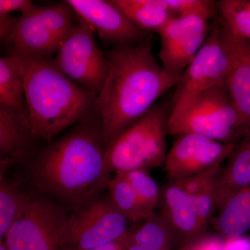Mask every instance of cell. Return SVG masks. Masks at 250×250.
<instances>
[{"mask_svg": "<svg viewBox=\"0 0 250 250\" xmlns=\"http://www.w3.org/2000/svg\"><path fill=\"white\" fill-rule=\"evenodd\" d=\"M33 133L29 117L7 106H0V159L1 171L16 163L35 155Z\"/></svg>", "mask_w": 250, "mask_h": 250, "instance_id": "cell-16", "label": "cell"}, {"mask_svg": "<svg viewBox=\"0 0 250 250\" xmlns=\"http://www.w3.org/2000/svg\"><path fill=\"white\" fill-rule=\"evenodd\" d=\"M151 35L137 45L106 52L109 72L96 98L105 148L117 134L155 106L181 76L169 75L152 54Z\"/></svg>", "mask_w": 250, "mask_h": 250, "instance_id": "cell-2", "label": "cell"}, {"mask_svg": "<svg viewBox=\"0 0 250 250\" xmlns=\"http://www.w3.org/2000/svg\"><path fill=\"white\" fill-rule=\"evenodd\" d=\"M68 217L64 207L36 192L5 237L10 250H64L61 235Z\"/></svg>", "mask_w": 250, "mask_h": 250, "instance_id": "cell-10", "label": "cell"}, {"mask_svg": "<svg viewBox=\"0 0 250 250\" xmlns=\"http://www.w3.org/2000/svg\"><path fill=\"white\" fill-rule=\"evenodd\" d=\"M215 10L175 16L159 33L161 66L169 75L181 76L209 35Z\"/></svg>", "mask_w": 250, "mask_h": 250, "instance_id": "cell-11", "label": "cell"}, {"mask_svg": "<svg viewBox=\"0 0 250 250\" xmlns=\"http://www.w3.org/2000/svg\"><path fill=\"white\" fill-rule=\"evenodd\" d=\"M159 214L170 229L174 243L184 247L203 237L202 228L190 197L176 181H171L161 192Z\"/></svg>", "mask_w": 250, "mask_h": 250, "instance_id": "cell-14", "label": "cell"}, {"mask_svg": "<svg viewBox=\"0 0 250 250\" xmlns=\"http://www.w3.org/2000/svg\"><path fill=\"white\" fill-rule=\"evenodd\" d=\"M130 230H131V229H130ZM130 230L129 232L126 233L124 237L117 240V241L98 247V248L87 250H126L128 241H129Z\"/></svg>", "mask_w": 250, "mask_h": 250, "instance_id": "cell-31", "label": "cell"}, {"mask_svg": "<svg viewBox=\"0 0 250 250\" xmlns=\"http://www.w3.org/2000/svg\"></svg>", "mask_w": 250, "mask_h": 250, "instance_id": "cell-34", "label": "cell"}, {"mask_svg": "<svg viewBox=\"0 0 250 250\" xmlns=\"http://www.w3.org/2000/svg\"><path fill=\"white\" fill-rule=\"evenodd\" d=\"M13 55L24 82L34 136L47 143L62 131L96 114L97 95L83 89L56 67L52 59Z\"/></svg>", "mask_w": 250, "mask_h": 250, "instance_id": "cell-3", "label": "cell"}, {"mask_svg": "<svg viewBox=\"0 0 250 250\" xmlns=\"http://www.w3.org/2000/svg\"><path fill=\"white\" fill-rule=\"evenodd\" d=\"M0 250H10L9 247L4 241H0Z\"/></svg>", "mask_w": 250, "mask_h": 250, "instance_id": "cell-33", "label": "cell"}, {"mask_svg": "<svg viewBox=\"0 0 250 250\" xmlns=\"http://www.w3.org/2000/svg\"><path fill=\"white\" fill-rule=\"evenodd\" d=\"M140 30L159 34L172 18L165 0H109Z\"/></svg>", "mask_w": 250, "mask_h": 250, "instance_id": "cell-18", "label": "cell"}, {"mask_svg": "<svg viewBox=\"0 0 250 250\" xmlns=\"http://www.w3.org/2000/svg\"><path fill=\"white\" fill-rule=\"evenodd\" d=\"M19 182L5 178L4 172L0 177V241H4L10 229L21 216L30 199L31 194L20 189Z\"/></svg>", "mask_w": 250, "mask_h": 250, "instance_id": "cell-23", "label": "cell"}, {"mask_svg": "<svg viewBox=\"0 0 250 250\" xmlns=\"http://www.w3.org/2000/svg\"><path fill=\"white\" fill-rule=\"evenodd\" d=\"M214 20L205 43L176 85L170 114L183 111L207 90L225 87L229 58L220 18L218 16Z\"/></svg>", "mask_w": 250, "mask_h": 250, "instance_id": "cell-8", "label": "cell"}, {"mask_svg": "<svg viewBox=\"0 0 250 250\" xmlns=\"http://www.w3.org/2000/svg\"><path fill=\"white\" fill-rule=\"evenodd\" d=\"M169 114L167 104H158L108 143L104 150L107 179L111 174L148 170L164 164Z\"/></svg>", "mask_w": 250, "mask_h": 250, "instance_id": "cell-4", "label": "cell"}, {"mask_svg": "<svg viewBox=\"0 0 250 250\" xmlns=\"http://www.w3.org/2000/svg\"><path fill=\"white\" fill-rule=\"evenodd\" d=\"M74 14L63 1L21 15L5 42L8 54L52 59L75 27Z\"/></svg>", "mask_w": 250, "mask_h": 250, "instance_id": "cell-6", "label": "cell"}, {"mask_svg": "<svg viewBox=\"0 0 250 250\" xmlns=\"http://www.w3.org/2000/svg\"><path fill=\"white\" fill-rule=\"evenodd\" d=\"M214 227L226 240L240 238L250 229V186L235 192L220 207Z\"/></svg>", "mask_w": 250, "mask_h": 250, "instance_id": "cell-19", "label": "cell"}, {"mask_svg": "<svg viewBox=\"0 0 250 250\" xmlns=\"http://www.w3.org/2000/svg\"><path fill=\"white\" fill-rule=\"evenodd\" d=\"M224 250H250V244L240 238L228 239L224 243Z\"/></svg>", "mask_w": 250, "mask_h": 250, "instance_id": "cell-32", "label": "cell"}, {"mask_svg": "<svg viewBox=\"0 0 250 250\" xmlns=\"http://www.w3.org/2000/svg\"><path fill=\"white\" fill-rule=\"evenodd\" d=\"M30 0H0V13L11 14L19 11L21 15L30 12L37 7Z\"/></svg>", "mask_w": 250, "mask_h": 250, "instance_id": "cell-28", "label": "cell"}, {"mask_svg": "<svg viewBox=\"0 0 250 250\" xmlns=\"http://www.w3.org/2000/svg\"><path fill=\"white\" fill-rule=\"evenodd\" d=\"M250 186V127L236 143L228 165L217 184V207L220 208L235 192Z\"/></svg>", "mask_w": 250, "mask_h": 250, "instance_id": "cell-17", "label": "cell"}, {"mask_svg": "<svg viewBox=\"0 0 250 250\" xmlns=\"http://www.w3.org/2000/svg\"><path fill=\"white\" fill-rule=\"evenodd\" d=\"M105 146L97 115L36 152L31 179L37 192L73 210L106 187Z\"/></svg>", "mask_w": 250, "mask_h": 250, "instance_id": "cell-1", "label": "cell"}, {"mask_svg": "<svg viewBox=\"0 0 250 250\" xmlns=\"http://www.w3.org/2000/svg\"><path fill=\"white\" fill-rule=\"evenodd\" d=\"M179 250H184L183 249V248H182V249Z\"/></svg>", "mask_w": 250, "mask_h": 250, "instance_id": "cell-35", "label": "cell"}, {"mask_svg": "<svg viewBox=\"0 0 250 250\" xmlns=\"http://www.w3.org/2000/svg\"><path fill=\"white\" fill-rule=\"evenodd\" d=\"M219 18L233 36L250 44V0L215 1Z\"/></svg>", "mask_w": 250, "mask_h": 250, "instance_id": "cell-24", "label": "cell"}, {"mask_svg": "<svg viewBox=\"0 0 250 250\" xmlns=\"http://www.w3.org/2000/svg\"><path fill=\"white\" fill-rule=\"evenodd\" d=\"M224 243L220 238L215 237L200 238L182 248L184 250H224Z\"/></svg>", "mask_w": 250, "mask_h": 250, "instance_id": "cell-29", "label": "cell"}, {"mask_svg": "<svg viewBox=\"0 0 250 250\" xmlns=\"http://www.w3.org/2000/svg\"><path fill=\"white\" fill-rule=\"evenodd\" d=\"M166 156L165 168L171 181L202 173L229 159L236 143H225L197 134L179 135Z\"/></svg>", "mask_w": 250, "mask_h": 250, "instance_id": "cell-12", "label": "cell"}, {"mask_svg": "<svg viewBox=\"0 0 250 250\" xmlns=\"http://www.w3.org/2000/svg\"><path fill=\"white\" fill-rule=\"evenodd\" d=\"M0 106L29 117L22 73L17 59L9 54L0 59Z\"/></svg>", "mask_w": 250, "mask_h": 250, "instance_id": "cell-21", "label": "cell"}, {"mask_svg": "<svg viewBox=\"0 0 250 250\" xmlns=\"http://www.w3.org/2000/svg\"><path fill=\"white\" fill-rule=\"evenodd\" d=\"M167 135L197 134L225 143H236L246 131L225 87L200 94L185 109L169 114Z\"/></svg>", "mask_w": 250, "mask_h": 250, "instance_id": "cell-5", "label": "cell"}, {"mask_svg": "<svg viewBox=\"0 0 250 250\" xmlns=\"http://www.w3.org/2000/svg\"><path fill=\"white\" fill-rule=\"evenodd\" d=\"M133 224L126 250H172L174 238L160 214L152 215Z\"/></svg>", "mask_w": 250, "mask_h": 250, "instance_id": "cell-20", "label": "cell"}, {"mask_svg": "<svg viewBox=\"0 0 250 250\" xmlns=\"http://www.w3.org/2000/svg\"><path fill=\"white\" fill-rule=\"evenodd\" d=\"M218 179L210 182L194 195H189L205 231L217 207V184Z\"/></svg>", "mask_w": 250, "mask_h": 250, "instance_id": "cell-26", "label": "cell"}, {"mask_svg": "<svg viewBox=\"0 0 250 250\" xmlns=\"http://www.w3.org/2000/svg\"><path fill=\"white\" fill-rule=\"evenodd\" d=\"M221 24L229 58L225 88L246 130L250 127V43L233 36Z\"/></svg>", "mask_w": 250, "mask_h": 250, "instance_id": "cell-15", "label": "cell"}, {"mask_svg": "<svg viewBox=\"0 0 250 250\" xmlns=\"http://www.w3.org/2000/svg\"><path fill=\"white\" fill-rule=\"evenodd\" d=\"M167 9L174 16L216 9L215 2L208 0H165Z\"/></svg>", "mask_w": 250, "mask_h": 250, "instance_id": "cell-27", "label": "cell"}, {"mask_svg": "<svg viewBox=\"0 0 250 250\" xmlns=\"http://www.w3.org/2000/svg\"><path fill=\"white\" fill-rule=\"evenodd\" d=\"M56 67L77 85L97 96L109 72V61L97 45L95 31L79 18L70 35L52 59Z\"/></svg>", "mask_w": 250, "mask_h": 250, "instance_id": "cell-9", "label": "cell"}, {"mask_svg": "<svg viewBox=\"0 0 250 250\" xmlns=\"http://www.w3.org/2000/svg\"><path fill=\"white\" fill-rule=\"evenodd\" d=\"M18 19L13 17L11 14H1L0 13V41L1 43L5 44L6 41L14 31Z\"/></svg>", "mask_w": 250, "mask_h": 250, "instance_id": "cell-30", "label": "cell"}, {"mask_svg": "<svg viewBox=\"0 0 250 250\" xmlns=\"http://www.w3.org/2000/svg\"><path fill=\"white\" fill-rule=\"evenodd\" d=\"M130 223L108 195L98 192L75 207L67 218L61 235L62 248L87 250L104 246L124 237L132 227Z\"/></svg>", "mask_w": 250, "mask_h": 250, "instance_id": "cell-7", "label": "cell"}, {"mask_svg": "<svg viewBox=\"0 0 250 250\" xmlns=\"http://www.w3.org/2000/svg\"><path fill=\"white\" fill-rule=\"evenodd\" d=\"M132 186L146 209L149 213H154L160 202L161 191L154 179L146 170H134L121 172Z\"/></svg>", "mask_w": 250, "mask_h": 250, "instance_id": "cell-25", "label": "cell"}, {"mask_svg": "<svg viewBox=\"0 0 250 250\" xmlns=\"http://www.w3.org/2000/svg\"><path fill=\"white\" fill-rule=\"evenodd\" d=\"M79 18L84 21L99 37L115 49L137 45L151 35L135 27L111 1L67 0Z\"/></svg>", "mask_w": 250, "mask_h": 250, "instance_id": "cell-13", "label": "cell"}, {"mask_svg": "<svg viewBox=\"0 0 250 250\" xmlns=\"http://www.w3.org/2000/svg\"><path fill=\"white\" fill-rule=\"evenodd\" d=\"M108 197L116 207L133 224L139 223L150 216L142 202L123 173L114 174L106 182Z\"/></svg>", "mask_w": 250, "mask_h": 250, "instance_id": "cell-22", "label": "cell"}]
</instances>
